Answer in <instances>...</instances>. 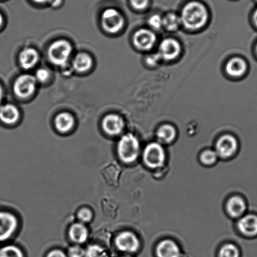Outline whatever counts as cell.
Here are the masks:
<instances>
[{
	"label": "cell",
	"mask_w": 257,
	"mask_h": 257,
	"mask_svg": "<svg viewBox=\"0 0 257 257\" xmlns=\"http://www.w3.org/2000/svg\"><path fill=\"white\" fill-rule=\"evenodd\" d=\"M206 7L198 2H191L184 7L181 12V23L186 29L196 31L200 29L208 21Z\"/></svg>",
	"instance_id": "cell-1"
},
{
	"label": "cell",
	"mask_w": 257,
	"mask_h": 257,
	"mask_svg": "<svg viewBox=\"0 0 257 257\" xmlns=\"http://www.w3.org/2000/svg\"><path fill=\"white\" fill-rule=\"evenodd\" d=\"M118 154L122 161L131 163L137 159L140 152V144L136 136L128 134L121 137L118 144Z\"/></svg>",
	"instance_id": "cell-2"
},
{
	"label": "cell",
	"mask_w": 257,
	"mask_h": 257,
	"mask_svg": "<svg viewBox=\"0 0 257 257\" xmlns=\"http://www.w3.org/2000/svg\"><path fill=\"white\" fill-rule=\"evenodd\" d=\"M71 52V44L64 40H59L50 46L48 55L52 63L56 66L66 67Z\"/></svg>",
	"instance_id": "cell-3"
},
{
	"label": "cell",
	"mask_w": 257,
	"mask_h": 257,
	"mask_svg": "<svg viewBox=\"0 0 257 257\" xmlns=\"http://www.w3.org/2000/svg\"><path fill=\"white\" fill-rule=\"evenodd\" d=\"M143 158L145 164L151 168H158L164 164L166 160L163 147L158 143H151L146 147Z\"/></svg>",
	"instance_id": "cell-4"
},
{
	"label": "cell",
	"mask_w": 257,
	"mask_h": 257,
	"mask_svg": "<svg viewBox=\"0 0 257 257\" xmlns=\"http://www.w3.org/2000/svg\"><path fill=\"white\" fill-rule=\"evenodd\" d=\"M101 22L104 29L111 34H115L123 28L124 19L116 9H108L103 12Z\"/></svg>",
	"instance_id": "cell-5"
},
{
	"label": "cell",
	"mask_w": 257,
	"mask_h": 257,
	"mask_svg": "<svg viewBox=\"0 0 257 257\" xmlns=\"http://www.w3.org/2000/svg\"><path fill=\"white\" fill-rule=\"evenodd\" d=\"M36 77L31 75L24 74L19 76L14 84L15 93L20 98H28L36 91Z\"/></svg>",
	"instance_id": "cell-6"
},
{
	"label": "cell",
	"mask_w": 257,
	"mask_h": 257,
	"mask_svg": "<svg viewBox=\"0 0 257 257\" xmlns=\"http://www.w3.org/2000/svg\"><path fill=\"white\" fill-rule=\"evenodd\" d=\"M18 221L13 214L0 211V241L8 239L15 233Z\"/></svg>",
	"instance_id": "cell-7"
},
{
	"label": "cell",
	"mask_w": 257,
	"mask_h": 257,
	"mask_svg": "<svg viewBox=\"0 0 257 257\" xmlns=\"http://www.w3.org/2000/svg\"><path fill=\"white\" fill-rule=\"evenodd\" d=\"M117 248L121 251L134 253L138 250L140 242L136 234L130 231H123L115 239Z\"/></svg>",
	"instance_id": "cell-8"
},
{
	"label": "cell",
	"mask_w": 257,
	"mask_h": 257,
	"mask_svg": "<svg viewBox=\"0 0 257 257\" xmlns=\"http://www.w3.org/2000/svg\"><path fill=\"white\" fill-rule=\"evenodd\" d=\"M237 148L236 139L230 135H226L220 137L217 142L215 152L218 156L228 158L235 153Z\"/></svg>",
	"instance_id": "cell-9"
},
{
	"label": "cell",
	"mask_w": 257,
	"mask_h": 257,
	"mask_svg": "<svg viewBox=\"0 0 257 257\" xmlns=\"http://www.w3.org/2000/svg\"><path fill=\"white\" fill-rule=\"evenodd\" d=\"M158 53L161 59L166 61L175 59L180 54L181 47L176 40L167 39L164 40L160 44Z\"/></svg>",
	"instance_id": "cell-10"
},
{
	"label": "cell",
	"mask_w": 257,
	"mask_h": 257,
	"mask_svg": "<svg viewBox=\"0 0 257 257\" xmlns=\"http://www.w3.org/2000/svg\"><path fill=\"white\" fill-rule=\"evenodd\" d=\"M134 42L135 46L139 49L149 51L156 44V36L153 32L147 29H141L134 35Z\"/></svg>",
	"instance_id": "cell-11"
},
{
	"label": "cell",
	"mask_w": 257,
	"mask_h": 257,
	"mask_svg": "<svg viewBox=\"0 0 257 257\" xmlns=\"http://www.w3.org/2000/svg\"><path fill=\"white\" fill-rule=\"evenodd\" d=\"M123 118L118 114H111L104 117L103 128L106 134L110 136H117L121 133L124 128Z\"/></svg>",
	"instance_id": "cell-12"
},
{
	"label": "cell",
	"mask_w": 257,
	"mask_h": 257,
	"mask_svg": "<svg viewBox=\"0 0 257 257\" xmlns=\"http://www.w3.org/2000/svg\"><path fill=\"white\" fill-rule=\"evenodd\" d=\"M238 228L243 235L248 237L257 236V216L248 214L242 217L238 223Z\"/></svg>",
	"instance_id": "cell-13"
},
{
	"label": "cell",
	"mask_w": 257,
	"mask_h": 257,
	"mask_svg": "<svg viewBox=\"0 0 257 257\" xmlns=\"http://www.w3.org/2000/svg\"><path fill=\"white\" fill-rule=\"evenodd\" d=\"M156 253L158 257H179L180 249L175 242L170 239H166L158 244Z\"/></svg>",
	"instance_id": "cell-14"
},
{
	"label": "cell",
	"mask_w": 257,
	"mask_h": 257,
	"mask_svg": "<svg viewBox=\"0 0 257 257\" xmlns=\"http://www.w3.org/2000/svg\"><path fill=\"white\" fill-rule=\"evenodd\" d=\"M247 63L240 57H234L229 60L226 66V72L229 76L240 77L247 71Z\"/></svg>",
	"instance_id": "cell-15"
},
{
	"label": "cell",
	"mask_w": 257,
	"mask_h": 257,
	"mask_svg": "<svg viewBox=\"0 0 257 257\" xmlns=\"http://www.w3.org/2000/svg\"><path fill=\"white\" fill-rule=\"evenodd\" d=\"M19 109L14 104H6L0 106V121L7 124H12L18 120Z\"/></svg>",
	"instance_id": "cell-16"
},
{
	"label": "cell",
	"mask_w": 257,
	"mask_h": 257,
	"mask_svg": "<svg viewBox=\"0 0 257 257\" xmlns=\"http://www.w3.org/2000/svg\"><path fill=\"white\" fill-rule=\"evenodd\" d=\"M39 55L36 49L26 48L20 54V64L25 69L33 68L39 61Z\"/></svg>",
	"instance_id": "cell-17"
},
{
	"label": "cell",
	"mask_w": 257,
	"mask_h": 257,
	"mask_svg": "<svg viewBox=\"0 0 257 257\" xmlns=\"http://www.w3.org/2000/svg\"><path fill=\"white\" fill-rule=\"evenodd\" d=\"M227 211L231 217L238 218L246 210V203L239 196H233L229 199L226 205Z\"/></svg>",
	"instance_id": "cell-18"
},
{
	"label": "cell",
	"mask_w": 257,
	"mask_h": 257,
	"mask_svg": "<svg viewBox=\"0 0 257 257\" xmlns=\"http://www.w3.org/2000/svg\"><path fill=\"white\" fill-rule=\"evenodd\" d=\"M70 238L77 243H82L88 237V230L82 223H77L72 225L69 230Z\"/></svg>",
	"instance_id": "cell-19"
},
{
	"label": "cell",
	"mask_w": 257,
	"mask_h": 257,
	"mask_svg": "<svg viewBox=\"0 0 257 257\" xmlns=\"http://www.w3.org/2000/svg\"><path fill=\"white\" fill-rule=\"evenodd\" d=\"M55 124L59 132L65 133L72 128L74 124V119L71 114L62 113L57 116L55 119Z\"/></svg>",
	"instance_id": "cell-20"
},
{
	"label": "cell",
	"mask_w": 257,
	"mask_h": 257,
	"mask_svg": "<svg viewBox=\"0 0 257 257\" xmlns=\"http://www.w3.org/2000/svg\"><path fill=\"white\" fill-rule=\"evenodd\" d=\"M157 137L161 143H171L176 138V129L170 124H164L159 128L157 132Z\"/></svg>",
	"instance_id": "cell-21"
},
{
	"label": "cell",
	"mask_w": 257,
	"mask_h": 257,
	"mask_svg": "<svg viewBox=\"0 0 257 257\" xmlns=\"http://www.w3.org/2000/svg\"><path fill=\"white\" fill-rule=\"evenodd\" d=\"M92 59L89 55L80 53L74 57L72 61V67L78 72H85L90 69Z\"/></svg>",
	"instance_id": "cell-22"
},
{
	"label": "cell",
	"mask_w": 257,
	"mask_h": 257,
	"mask_svg": "<svg viewBox=\"0 0 257 257\" xmlns=\"http://www.w3.org/2000/svg\"><path fill=\"white\" fill-rule=\"evenodd\" d=\"M181 24V17L175 14H168L163 18V27L169 31H177Z\"/></svg>",
	"instance_id": "cell-23"
},
{
	"label": "cell",
	"mask_w": 257,
	"mask_h": 257,
	"mask_svg": "<svg viewBox=\"0 0 257 257\" xmlns=\"http://www.w3.org/2000/svg\"><path fill=\"white\" fill-rule=\"evenodd\" d=\"M0 257H25L23 251L18 246L8 245L0 248Z\"/></svg>",
	"instance_id": "cell-24"
},
{
	"label": "cell",
	"mask_w": 257,
	"mask_h": 257,
	"mask_svg": "<svg viewBox=\"0 0 257 257\" xmlns=\"http://www.w3.org/2000/svg\"><path fill=\"white\" fill-rule=\"evenodd\" d=\"M85 257H108L106 249L98 244H92L85 249Z\"/></svg>",
	"instance_id": "cell-25"
},
{
	"label": "cell",
	"mask_w": 257,
	"mask_h": 257,
	"mask_svg": "<svg viewBox=\"0 0 257 257\" xmlns=\"http://www.w3.org/2000/svg\"><path fill=\"white\" fill-rule=\"evenodd\" d=\"M238 248L233 244H226L220 249L219 257H239Z\"/></svg>",
	"instance_id": "cell-26"
},
{
	"label": "cell",
	"mask_w": 257,
	"mask_h": 257,
	"mask_svg": "<svg viewBox=\"0 0 257 257\" xmlns=\"http://www.w3.org/2000/svg\"><path fill=\"white\" fill-rule=\"evenodd\" d=\"M218 155L216 152L211 150H207L201 154L200 159L202 163L207 166H211V165L215 163Z\"/></svg>",
	"instance_id": "cell-27"
},
{
	"label": "cell",
	"mask_w": 257,
	"mask_h": 257,
	"mask_svg": "<svg viewBox=\"0 0 257 257\" xmlns=\"http://www.w3.org/2000/svg\"><path fill=\"white\" fill-rule=\"evenodd\" d=\"M149 24L153 29H161L163 27V18L159 15H154L149 19Z\"/></svg>",
	"instance_id": "cell-28"
},
{
	"label": "cell",
	"mask_w": 257,
	"mask_h": 257,
	"mask_svg": "<svg viewBox=\"0 0 257 257\" xmlns=\"http://www.w3.org/2000/svg\"><path fill=\"white\" fill-rule=\"evenodd\" d=\"M78 218L82 223H88L93 218V213L88 208H82L78 213Z\"/></svg>",
	"instance_id": "cell-29"
},
{
	"label": "cell",
	"mask_w": 257,
	"mask_h": 257,
	"mask_svg": "<svg viewBox=\"0 0 257 257\" xmlns=\"http://www.w3.org/2000/svg\"><path fill=\"white\" fill-rule=\"evenodd\" d=\"M67 256L68 257H85V249L79 246H72L69 248Z\"/></svg>",
	"instance_id": "cell-30"
},
{
	"label": "cell",
	"mask_w": 257,
	"mask_h": 257,
	"mask_svg": "<svg viewBox=\"0 0 257 257\" xmlns=\"http://www.w3.org/2000/svg\"><path fill=\"white\" fill-rule=\"evenodd\" d=\"M50 76L49 72L46 69H39L36 72V79L37 81L41 82H44L49 79Z\"/></svg>",
	"instance_id": "cell-31"
},
{
	"label": "cell",
	"mask_w": 257,
	"mask_h": 257,
	"mask_svg": "<svg viewBox=\"0 0 257 257\" xmlns=\"http://www.w3.org/2000/svg\"><path fill=\"white\" fill-rule=\"evenodd\" d=\"M149 2V0H131L132 6L139 11L146 9L148 6Z\"/></svg>",
	"instance_id": "cell-32"
},
{
	"label": "cell",
	"mask_w": 257,
	"mask_h": 257,
	"mask_svg": "<svg viewBox=\"0 0 257 257\" xmlns=\"http://www.w3.org/2000/svg\"><path fill=\"white\" fill-rule=\"evenodd\" d=\"M161 59H162L159 53L153 54L147 57V62L150 66H154L159 63Z\"/></svg>",
	"instance_id": "cell-33"
},
{
	"label": "cell",
	"mask_w": 257,
	"mask_h": 257,
	"mask_svg": "<svg viewBox=\"0 0 257 257\" xmlns=\"http://www.w3.org/2000/svg\"><path fill=\"white\" fill-rule=\"evenodd\" d=\"M46 257H68L67 254L60 249H53L47 254Z\"/></svg>",
	"instance_id": "cell-34"
},
{
	"label": "cell",
	"mask_w": 257,
	"mask_h": 257,
	"mask_svg": "<svg viewBox=\"0 0 257 257\" xmlns=\"http://www.w3.org/2000/svg\"><path fill=\"white\" fill-rule=\"evenodd\" d=\"M48 3L52 7H58L62 3V0H49Z\"/></svg>",
	"instance_id": "cell-35"
},
{
	"label": "cell",
	"mask_w": 257,
	"mask_h": 257,
	"mask_svg": "<svg viewBox=\"0 0 257 257\" xmlns=\"http://www.w3.org/2000/svg\"><path fill=\"white\" fill-rule=\"evenodd\" d=\"M253 21L254 26H255L257 28V8L255 10H254V11L253 12Z\"/></svg>",
	"instance_id": "cell-36"
},
{
	"label": "cell",
	"mask_w": 257,
	"mask_h": 257,
	"mask_svg": "<svg viewBox=\"0 0 257 257\" xmlns=\"http://www.w3.org/2000/svg\"><path fill=\"white\" fill-rule=\"evenodd\" d=\"M3 97H4V90H3V88H2L1 84H0V106H1L2 100H3Z\"/></svg>",
	"instance_id": "cell-37"
},
{
	"label": "cell",
	"mask_w": 257,
	"mask_h": 257,
	"mask_svg": "<svg viewBox=\"0 0 257 257\" xmlns=\"http://www.w3.org/2000/svg\"><path fill=\"white\" fill-rule=\"evenodd\" d=\"M33 1L37 4H45L48 3L49 0H33Z\"/></svg>",
	"instance_id": "cell-38"
},
{
	"label": "cell",
	"mask_w": 257,
	"mask_h": 257,
	"mask_svg": "<svg viewBox=\"0 0 257 257\" xmlns=\"http://www.w3.org/2000/svg\"><path fill=\"white\" fill-rule=\"evenodd\" d=\"M4 22V19L2 14L0 13V28H1L2 26H3Z\"/></svg>",
	"instance_id": "cell-39"
},
{
	"label": "cell",
	"mask_w": 257,
	"mask_h": 257,
	"mask_svg": "<svg viewBox=\"0 0 257 257\" xmlns=\"http://www.w3.org/2000/svg\"><path fill=\"white\" fill-rule=\"evenodd\" d=\"M255 50H256V55H257V44L256 45Z\"/></svg>",
	"instance_id": "cell-40"
},
{
	"label": "cell",
	"mask_w": 257,
	"mask_h": 257,
	"mask_svg": "<svg viewBox=\"0 0 257 257\" xmlns=\"http://www.w3.org/2000/svg\"><path fill=\"white\" fill-rule=\"evenodd\" d=\"M121 257H131V256H121Z\"/></svg>",
	"instance_id": "cell-41"
},
{
	"label": "cell",
	"mask_w": 257,
	"mask_h": 257,
	"mask_svg": "<svg viewBox=\"0 0 257 257\" xmlns=\"http://www.w3.org/2000/svg\"><path fill=\"white\" fill-rule=\"evenodd\" d=\"M255 1H256V3H257V0H255Z\"/></svg>",
	"instance_id": "cell-42"
}]
</instances>
